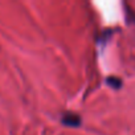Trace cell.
<instances>
[{
	"instance_id": "obj_1",
	"label": "cell",
	"mask_w": 135,
	"mask_h": 135,
	"mask_svg": "<svg viewBox=\"0 0 135 135\" xmlns=\"http://www.w3.org/2000/svg\"><path fill=\"white\" fill-rule=\"evenodd\" d=\"M61 120L68 127H78L81 124V117L76 113H65Z\"/></svg>"
},
{
	"instance_id": "obj_2",
	"label": "cell",
	"mask_w": 135,
	"mask_h": 135,
	"mask_svg": "<svg viewBox=\"0 0 135 135\" xmlns=\"http://www.w3.org/2000/svg\"><path fill=\"white\" fill-rule=\"evenodd\" d=\"M106 82L111 86V88H115V89H119L120 88V85H122V80L120 78H118V77H107L106 78Z\"/></svg>"
}]
</instances>
